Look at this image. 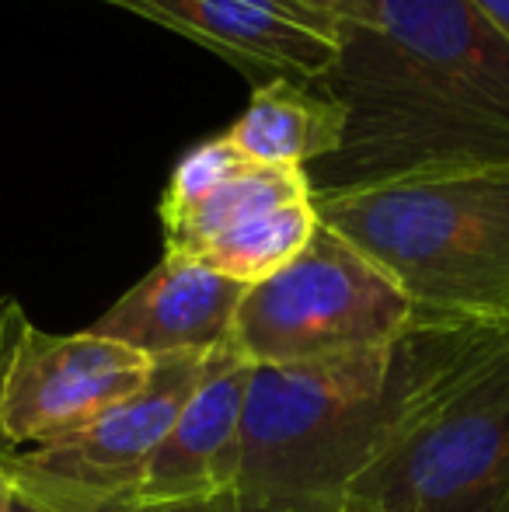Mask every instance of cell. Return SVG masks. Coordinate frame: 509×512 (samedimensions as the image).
Wrapping results in <instances>:
<instances>
[{
  "label": "cell",
  "instance_id": "1",
  "mask_svg": "<svg viewBox=\"0 0 509 512\" xmlns=\"http://www.w3.org/2000/svg\"><path fill=\"white\" fill-rule=\"evenodd\" d=\"M314 88L346 108L314 199L509 164V42L471 0H370Z\"/></svg>",
  "mask_w": 509,
  "mask_h": 512
},
{
  "label": "cell",
  "instance_id": "2",
  "mask_svg": "<svg viewBox=\"0 0 509 512\" xmlns=\"http://www.w3.org/2000/svg\"><path fill=\"white\" fill-rule=\"evenodd\" d=\"M485 324L412 321L394 342L255 366L234 488L339 509L398 422Z\"/></svg>",
  "mask_w": 509,
  "mask_h": 512
},
{
  "label": "cell",
  "instance_id": "3",
  "mask_svg": "<svg viewBox=\"0 0 509 512\" xmlns=\"http://www.w3.org/2000/svg\"><path fill=\"white\" fill-rule=\"evenodd\" d=\"M318 220L412 304V321L509 328V164L314 199Z\"/></svg>",
  "mask_w": 509,
  "mask_h": 512
},
{
  "label": "cell",
  "instance_id": "4",
  "mask_svg": "<svg viewBox=\"0 0 509 512\" xmlns=\"http://www.w3.org/2000/svg\"><path fill=\"white\" fill-rule=\"evenodd\" d=\"M339 512H509V328L471 338Z\"/></svg>",
  "mask_w": 509,
  "mask_h": 512
},
{
  "label": "cell",
  "instance_id": "5",
  "mask_svg": "<svg viewBox=\"0 0 509 512\" xmlns=\"http://www.w3.org/2000/svg\"><path fill=\"white\" fill-rule=\"evenodd\" d=\"M408 324L394 279L321 223L283 272L248 286L227 345L255 366H286L387 345Z\"/></svg>",
  "mask_w": 509,
  "mask_h": 512
},
{
  "label": "cell",
  "instance_id": "6",
  "mask_svg": "<svg viewBox=\"0 0 509 512\" xmlns=\"http://www.w3.org/2000/svg\"><path fill=\"white\" fill-rule=\"evenodd\" d=\"M206 356L210 352L157 356L150 380L123 405L53 443L7 450L11 485L53 512H119L129 506L150 457L196 391Z\"/></svg>",
  "mask_w": 509,
  "mask_h": 512
},
{
  "label": "cell",
  "instance_id": "7",
  "mask_svg": "<svg viewBox=\"0 0 509 512\" xmlns=\"http://www.w3.org/2000/svg\"><path fill=\"white\" fill-rule=\"evenodd\" d=\"M154 359L95 331L49 335L28 324L7 366L0 432L7 450L53 443L133 398Z\"/></svg>",
  "mask_w": 509,
  "mask_h": 512
},
{
  "label": "cell",
  "instance_id": "8",
  "mask_svg": "<svg viewBox=\"0 0 509 512\" xmlns=\"http://www.w3.org/2000/svg\"><path fill=\"white\" fill-rule=\"evenodd\" d=\"M164 25L245 74L314 84L339 53V28L293 0H105Z\"/></svg>",
  "mask_w": 509,
  "mask_h": 512
},
{
  "label": "cell",
  "instance_id": "9",
  "mask_svg": "<svg viewBox=\"0 0 509 512\" xmlns=\"http://www.w3.org/2000/svg\"><path fill=\"white\" fill-rule=\"evenodd\" d=\"M314 199L304 168L245 161L224 136L192 147L175 164L161 196V230L168 255L199 258L217 237L279 206Z\"/></svg>",
  "mask_w": 509,
  "mask_h": 512
},
{
  "label": "cell",
  "instance_id": "10",
  "mask_svg": "<svg viewBox=\"0 0 509 512\" xmlns=\"http://www.w3.org/2000/svg\"><path fill=\"white\" fill-rule=\"evenodd\" d=\"M255 363L238 349L220 345L206 356L196 391L178 411L175 425L150 457L133 506L203 499L234 488L238 478V436Z\"/></svg>",
  "mask_w": 509,
  "mask_h": 512
},
{
  "label": "cell",
  "instance_id": "11",
  "mask_svg": "<svg viewBox=\"0 0 509 512\" xmlns=\"http://www.w3.org/2000/svg\"><path fill=\"white\" fill-rule=\"evenodd\" d=\"M248 286L185 255H168L129 286L88 331L123 342L143 356L217 352L231 342L234 317Z\"/></svg>",
  "mask_w": 509,
  "mask_h": 512
},
{
  "label": "cell",
  "instance_id": "12",
  "mask_svg": "<svg viewBox=\"0 0 509 512\" xmlns=\"http://www.w3.org/2000/svg\"><path fill=\"white\" fill-rule=\"evenodd\" d=\"M346 108L321 95L314 84L272 77L248 98L224 140L245 161L276 168H311L342 147Z\"/></svg>",
  "mask_w": 509,
  "mask_h": 512
},
{
  "label": "cell",
  "instance_id": "13",
  "mask_svg": "<svg viewBox=\"0 0 509 512\" xmlns=\"http://www.w3.org/2000/svg\"><path fill=\"white\" fill-rule=\"evenodd\" d=\"M321 227L314 199L307 203L279 206L248 220L245 227L217 237L196 262L210 265L213 272L234 279L241 286L265 283L269 276L283 272L300 251L311 244L314 230Z\"/></svg>",
  "mask_w": 509,
  "mask_h": 512
},
{
  "label": "cell",
  "instance_id": "14",
  "mask_svg": "<svg viewBox=\"0 0 509 512\" xmlns=\"http://www.w3.org/2000/svg\"><path fill=\"white\" fill-rule=\"evenodd\" d=\"M119 512H339L318 502H297L283 495L248 492V488H224V492L203 495V499L185 502H161V506H123Z\"/></svg>",
  "mask_w": 509,
  "mask_h": 512
},
{
  "label": "cell",
  "instance_id": "15",
  "mask_svg": "<svg viewBox=\"0 0 509 512\" xmlns=\"http://www.w3.org/2000/svg\"><path fill=\"white\" fill-rule=\"evenodd\" d=\"M28 317L21 304L14 297H0V394H4V380H7V366L14 359V349H18L21 335L28 331ZM7 453L4 446V432H0V457Z\"/></svg>",
  "mask_w": 509,
  "mask_h": 512
},
{
  "label": "cell",
  "instance_id": "16",
  "mask_svg": "<svg viewBox=\"0 0 509 512\" xmlns=\"http://www.w3.org/2000/svg\"><path fill=\"white\" fill-rule=\"evenodd\" d=\"M293 4H300L304 11L318 14V18L332 21L335 28L342 25V21H356L363 11H367L370 0H293Z\"/></svg>",
  "mask_w": 509,
  "mask_h": 512
},
{
  "label": "cell",
  "instance_id": "17",
  "mask_svg": "<svg viewBox=\"0 0 509 512\" xmlns=\"http://www.w3.org/2000/svg\"><path fill=\"white\" fill-rule=\"evenodd\" d=\"M471 4H475L478 11H482L485 18H489L492 25L506 35V42H509V0H471Z\"/></svg>",
  "mask_w": 509,
  "mask_h": 512
},
{
  "label": "cell",
  "instance_id": "18",
  "mask_svg": "<svg viewBox=\"0 0 509 512\" xmlns=\"http://www.w3.org/2000/svg\"><path fill=\"white\" fill-rule=\"evenodd\" d=\"M7 457V453H4ZM4 457H0V512H11L14 506V485H11V474L4 467Z\"/></svg>",
  "mask_w": 509,
  "mask_h": 512
},
{
  "label": "cell",
  "instance_id": "19",
  "mask_svg": "<svg viewBox=\"0 0 509 512\" xmlns=\"http://www.w3.org/2000/svg\"><path fill=\"white\" fill-rule=\"evenodd\" d=\"M11 512H53V509H46L42 502H35L32 495H25V492H18V488H14V506H11Z\"/></svg>",
  "mask_w": 509,
  "mask_h": 512
}]
</instances>
